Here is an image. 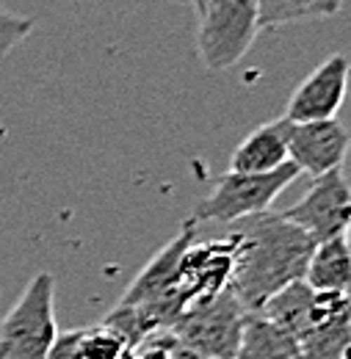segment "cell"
<instances>
[{
  "label": "cell",
  "mask_w": 351,
  "mask_h": 359,
  "mask_svg": "<svg viewBox=\"0 0 351 359\" xmlns=\"http://www.w3.org/2000/svg\"><path fill=\"white\" fill-rule=\"evenodd\" d=\"M230 235L235 241L230 290L246 313H258L277 290L305 279L315 243L282 213L263 210L238 219Z\"/></svg>",
  "instance_id": "obj_1"
},
{
  "label": "cell",
  "mask_w": 351,
  "mask_h": 359,
  "mask_svg": "<svg viewBox=\"0 0 351 359\" xmlns=\"http://www.w3.org/2000/svg\"><path fill=\"white\" fill-rule=\"evenodd\" d=\"M55 334V276L39 271L0 320V359H47Z\"/></svg>",
  "instance_id": "obj_2"
},
{
  "label": "cell",
  "mask_w": 351,
  "mask_h": 359,
  "mask_svg": "<svg viewBox=\"0 0 351 359\" xmlns=\"http://www.w3.org/2000/svg\"><path fill=\"white\" fill-rule=\"evenodd\" d=\"M246 310L227 287L216 296L188 304L177 320L169 326L183 346L208 359H235L241 354V334H244Z\"/></svg>",
  "instance_id": "obj_3"
},
{
  "label": "cell",
  "mask_w": 351,
  "mask_h": 359,
  "mask_svg": "<svg viewBox=\"0 0 351 359\" xmlns=\"http://www.w3.org/2000/svg\"><path fill=\"white\" fill-rule=\"evenodd\" d=\"M299 177V169L288 161L285 166L265 172V175H238V172H227L221 175L216 188L197 202L191 222L194 224H205V222H219V224H232L238 219L255 216L271 210L274 199Z\"/></svg>",
  "instance_id": "obj_4"
},
{
  "label": "cell",
  "mask_w": 351,
  "mask_h": 359,
  "mask_svg": "<svg viewBox=\"0 0 351 359\" xmlns=\"http://www.w3.org/2000/svg\"><path fill=\"white\" fill-rule=\"evenodd\" d=\"M197 20V50L211 72L235 67L260 34L258 0H208Z\"/></svg>",
  "instance_id": "obj_5"
},
{
  "label": "cell",
  "mask_w": 351,
  "mask_h": 359,
  "mask_svg": "<svg viewBox=\"0 0 351 359\" xmlns=\"http://www.w3.org/2000/svg\"><path fill=\"white\" fill-rule=\"evenodd\" d=\"M197 241V224L188 219L183 222V229L175 238L141 269V273L131 282V287L125 290V296L119 299V304H131L141 307L158 320L161 329H169L177 320V315L185 310V304L180 302L175 287L177 263L180 255L185 252V246Z\"/></svg>",
  "instance_id": "obj_6"
},
{
  "label": "cell",
  "mask_w": 351,
  "mask_h": 359,
  "mask_svg": "<svg viewBox=\"0 0 351 359\" xmlns=\"http://www.w3.org/2000/svg\"><path fill=\"white\" fill-rule=\"evenodd\" d=\"M282 216L291 224L299 226L312 243H321V241L349 232L351 194L343 166L312 177L307 194L296 205H291Z\"/></svg>",
  "instance_id": "obj_7"
},
{
  "label": "cell",
  "mask_w": 351,
  "mask_h": 359,
  "mask_svg": "<svg viewBox=\"0 0 351 359\" xmlns=\"http://www.w3.org/2000/svg\"><path fill=\"white\" fill-rule=\"evenodd\" d=\"M235 269V241L227 232L219 241H191L177 263L175 287L180 302L197 304L230 287Z\"/></svg>",
  "instance_id": "obj_8"
},
{
  "label": "cell",
  "mask_w": 351,
  "mask_h": 359,
  "mask_svg": "<svg viewBox=\"0 0 351 359\" xmlns=\"http://www.w3.org/2000/svg\"><path fill=\"white\" fill-rule=\"evenodd\" d=\"M346 83H349V58L343 53H335L296 86L285 105V119L288 122L335 119L346 100Z\"/></svg>",
  "instance_id": "obj_9"
},
{
  "label": "cell",
  "mask_w": 351,
  "mask_h": 359,
  "mask_svg": "<svg viewBox=\"0 0 351 359\" xmlns=\"http://www.w3.org/2000/svg\"><path fill=\"white\" fill-rule=\"evenodd\" d=\"M349 152V133L338 119L291 122L288 128V161L312 177L340 169Z\"/></svg>",
  "instance_id": "obj_10"
},
{
  "label": "cell",
  "mask_w": 351,
  "mask_h": 359,
  "mask_svg": "<svg viewBox=\"0 0 351 359\" xmlns=\"http://www.w3.org/2000/svg\"><path fill=\"white\" fill-rule=\"evenodd\" d=\"M288 128H291V122L285 116H279L274 122L260 125L258 130H252L235 147V152L230 158V172L265 175V172L285 166L288 163Z\"/></svg>",
  "instance_id": "obj_11"
},
{
  "label": "cell",
  "mask_w": 351,
  "mask_h": 359,
  "mask_svg": "<svg viewBox=\"0 0 351 359\" xmlns=\"http://www.w3.org/2000/svg\"><path fill=\"white\" fill-rule=\"evenodd\" d=\"M305 282L312 290H340L349 293L351 282V249L349 232L335 235L329 241H321L312 246L307 260Z\"/></svg>",
  "instance_id": "obj_12"
},
{
  "label": "cell",
  "mask_w": 351,
  "mask_h": 359,
  "mask_svg": "<svg viewBox=\"0 0 351 359\" xmlns=\"http://www.w3.org/2000/svg\"><path fill=\"white\" fill-rule=\"evenodd\" d=\"M258 313L265 315L268 320H274L279 329H285L288 334H293L299 340L310 329L312 315H315V290L305 279L291 282L282 290H277Z\"/></svg>",
  "instance_id": "obj_13"
},
{
  "label": "cell",
  "mask_w": 351,
  "mask_h": 359,
  "mask_svg": "<svg viewBox=\"0 0 351 359\" xmlns=\"http://www.w3.org/2000/svg\"><path fill=\"white\" fill-rule=\"evenodd\" d=\"M241 354L246 359H305L299 340L260 313H246Z\"/></svg>",
  "instance_id": "obj_14"
},
{
  "label": "cell",
  "mask_w": 351,
  "mask_h": 359,
  "mask_svg": "<svg viewBox=\"0 0 351 359\" xmlns=\"http://www.w3.org/2000/svg\"><path fill=\"white\" fill-rule=\"evenodd\" d=\"M100 323L114 329L125 340V346L131 351L138 348L150 334L161 332V326H158V320L152 315L147 313V310H141V307H131V304H117L111 313H105V318Z\"/></svg>",
  "instance_id": "obj_15"
},
{
  "label": "cell",
  "mask_w": 351,
  "mask_h": 359,
  "mask_svg": "<svg viewBox=\"0 0 351 359\" xmlns=\"http://www.w3.org/2000/svg\"><path fill=\"white\" fill-rule=\"evenodd\" d=\"M81 359H128L131 348L125 346V340L108 329L105 323L81 329Z\"/></svg>",
  "instance_id": "obj_16"
},
{
  "label": "cell",
  "mask_w": 351,
  "mask_h": 359,
  "mask_svg": "<svg viewBox=\"0 0 351 359\" xmlns=\"http://www.w3.org/2000/svg\"><path fill=\"white\" fill-rule=\"evenodd\" d=\"M302 20H312L305 0H258L260 28H279V25H291Z\"/></svg>",
  "instance_id": "obj_17"
},
{
  "label": "cell",
  "mask_w": 351,
  "mask_h": 359,
  "mask_svg": "<svg viewBox=\"0 0 351 359\" xmlns=\"http://www.w3.org/2000/svg\"><path fill=\"white\" fill-rule=\"evenodd\" d=\"M34 31V20L20 17L0 6V58L8 55L14 47H20Z\"/></svg>",
  "instance_id": "obj_18"
},
{
  "label": "cell",
  "mask_w": 351,
  "mask_h": 359,
  "mask_svg": "<svg viewBox=\"0 0 351 359\" xmlns=\"http://www.w3.org/2000/svg\"><path fill=\"white\" fill-rule=\"evenodd\" d=\"M81 329H69V332H58L50 351H47V359H81Z\"/></svg>",
  "instance_id": "obj_19"
},
{
  "label": "cell",
  "mask_w": 351,
  "mask_h": 359,
  "mask_svg": "<svg viewBox=\"0 0 351 359\" xmlns=\"http://www.w3.org/2000/svg\"><path fill=\"white\" fill-rule=\"evenodd\" d=\"M310 8V17H332L340 11L343 0H305Z\"/></svg>",
  "instance_id": "obj_20"
},
{
  "label": "cell",
  "mask_w": 351,
  "mask_h": 359,
  "mask_svg": "<svg viewBox=\"0 0 351 359\" xmlns=\"http://www.w3.org/2000/svg\"><path fill=\"white\" fill-rule=\"evenodd\" d=\"M166 359H208V357H202V354L191 351L188 346H183L175 334H172V343H169V357H166Z\"/></svg>",
  "instance_id": "obj_21"
},
{
  "label": "cell",
  "mask_w": 351,
  "mask_h": 359,
  "mask_svg": "<svg viewBox=\"0 0 351 359\" xmlns=\"http://www.w3.org/2000/svg\"><path fill=\"white\" fill-rule=\"evenodd\" d=\"M188 3H191V8H194L197 17H199V14L205 11V6H208V0H188Z\"/></svg>",
  "instance_id": "obj_22"
},
{
  "label": "cell",
  "mask_w": 351,
  "mask_h": 359,
  "mask_svg": "<svg viewBox=\"0 0 351 359\" xmlns=\"http://www.w3.org/2000/svg\"><path fill=\"white\" fill-rule=\"evenodd\" d=\"M235 359H246V357H244V354H238V357H235Z\"/></svg>",
  "instance_id": "obj_23"
}]
</instances>
